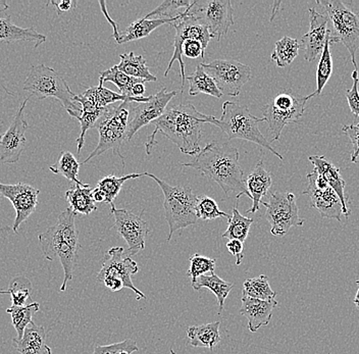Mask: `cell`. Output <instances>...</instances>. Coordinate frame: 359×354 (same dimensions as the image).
<instances>
[{
    "instance_id": "30bf717a",
    "label": "cell",
    "mask_w": 359,
    "mask_h": 354,
    "mask_svg": "<svg viewBox=\"0 0 359 354\" xmlns=\"http://www.w3.org/2000/svg\"><path fill=\"white\" fill-rule=\"evenodd\" d=\"M333 25L335 35L349 51L352 64L358 69L356 51L359 49V17L340 0H318Z\"/></svg>"
},
{
    "instance_id": "c3c4849f",
    "label": "cell",
    "mask_w": 359,
    "mask_h": 354,
    "mask_svg": "<svg viewBox=\"0 0 359 354\" xmlns=\"http://www.w3.org/2000/svg\"><path fill=\"white\" fill-rule=\"evenodd\" d=\"M342 132L346 134L350 141H351L352 147H353L351 154V161L356 163L359 158V128L355 126V125L351 124L349 126H343Z\"/></svg>"
},
{
    "instance_id": "836d02e7",
    "label": "cell",
    "mask_w": 359,
    "mask_h": 354,
    "mask_svg": "<svg viewBox=\"0 0 359 354\" xmlns=\"http://www.w3.org/2000/svg\"><path fill=\"white\" fill-rule=\"evenodd\" d=\"M81 163H79L76 156L72 152L62 151L55 165L49 167V170L56 175H62L69 182H74L76 185L89 187V184L81 182L78 179L79 171H80Z\"/></svg>"
},
{
    "instance_id": "f6af8a7d",
    "label": "cell",
    "mask_w": 359,
    "mask_h": 354,
    "mask_svg": "<svg viewBox=\"0 0 359 354\" xmlns=\"http://www.w3.org/2000/svg\"><path fill=\"white\" fill-rule=\"evenodd\" d=\"M138 350L136 342L131 339H127L123 342L116 343V344L104 345V346L97 345L92 354H118L122 351H127L132 354L134 351Z\"/></svg>"
},
{
    "instance_id": "7dc6e473",
    "label": "cell",
    "mask_w": 359,
    "mask_h": 354,
    "mask_svg": "<svg viewBox=\"0 0 359 354\" xmlns=\"http://www.w3.org/2000/svg\"><path fill=\"white\" fill-rule=\"evenodd\" d=\"M182 53L183 57L188 58H198L205 57V51H204L203 46L201 41L197 40H186L182 46Z\"/></svg>"
},
{
    "instance_id": "9a60e30c",
    "label": "cell",
    "mask_w": 359,
    "mask_h": 354,
    "mask_svg": "<svg viewBox=\"0 0 359 354\" xmlns=\"http://www.w3.org/2000/svg\"><path fill=\"white\" fill-rule=\"evenodd\" d=\"M143 212H144L137 216L123 208L118 210L114 205H111V214L116 223L114 227L128 244L126 257H133L141 250H145V241L150 233V229L142 219Z\"/></svg>"
},
{
    "instance_id": "8992f818",
    "label": "cell",
    "mask_w": 359,
    "mask_h": 354,
    "mask_svg": "<svg viewBox=\"0 0 359 354\" xmlns=\"http://www.w3.org/2000/svg\"><path fill=\"white\" fill-rule=\"evenodd\" d=\"M144 176L154 179L165 195L163 207L165 210V219L170 228L168 241L172 239V234L177 231L197 223L198 217L196 215V205L198 196L194 194L190 187L170 186L165 181L161 180L148 172H144Z\"/></svg>"
},
{
    "instance_id": "7bdbcfd3",
    "label": "cell",
    "mask_w": 359,
    "mask_h": 354,
    "mask_svg": "<svg viewBox=\"0 0 359 354\" xmlns=\"http://www.w3.org/2000/svg\"><path fill=\"white\" fill-rule=\"evenodd\" d=\"M189 261L190 268L187 275L191 277V284L195 283L197 278L201 275L215 273V259H210L199 253H195L190 257Z\"/></svg>"
},
{
    "instance_id": "603a6c76",
    "label": "cell",
    "mask_w": 359,
    "mask_h": 354,
    "mask_svg": "<svg viewBox=\"0 0 359 354\" xmlns=\"http://www.w3.org/2000/svg\"><path fill=\"white\" fill-rule=\"evenodd\" d=\"M246 187L252 200V206L247 210L249 214H255L259 210L262 197L268 194L269 188L273 184L271 172L264 168V161H259L253 171L246 179Z\"/></svg>"
},
{
    "instance_id": "7a4b0ae2",
    "label": "cell",
    "mask_w": 359,
    "mask_h": 354,
    "mask_svg": "<svg viewBox=\"0 0 359 354\" xmlns=\"http://www.w3.org/2000/svg\"><path fill=\"white\" fill-rule=\"evenodd\" d=\"M182 167L197 170L208 180L219 184L226 196L230 192H235L237 200L242 195L250 198L243 170L239 163V151L229 143L217 141L208 143L192 161L182 163Z\"/></svg>"
},
{
    "instance_id": "816d5d0a",
    "label": "cell",
    "mask_w": 359,
    "mask_h": 354,
    "mask_svg": "<svg viewBox=\"0 0 359 354\" xmlns=\"http://www.w3.org/2000/svg\"><path fill=\"white\" fill-rule=\"evenodd\" d=\"M100 6H101V11H102L103 15H105V18H107V21L109 22V24L111 25L112 30H114V39H116V41L118 42V40H120L121 34L120 32H118V26H116V22L114 21V20L111 19V17H109V13L107 12V8H105V2L104 1H100Z\"/></svg>"
},
{
    "instance_id": "db71d44e",
    "label": "cell",
    "mask_w": 359,
    "mask_h": 354,
    "mask_svg": "<svg viewBox=\"0 0 359 354\" xmlns=\"http://www.w3.org/2000/svg\"><path fill=\"white\" fill-rule=\"evenodd\" d=\"M92 197L95 203H105V195L97 187L92 190Z\"/></svg>"
},
{
    "instance_id": "7402d4cb",
    "label": "cell",
    "mask_w": 359,
    "mask_h": 354,
    "mask_svg": "<svg viewBox=\"0 0 359 354\" xmlns=\"http://www.w3.org/2000/svg\"><path fill=\"white\" fill-rule=\"evenodd\" d=\"M309 161L314 165V170L322 175L327 185L336 192L340 198L343 205V215L348 217L350 216V210L348 208V201L345 196V180L340 174V170L334 165L325 156H309Z\"/></svg>"
},
{
    "instance_id": "bcb514c9",
    "label": "cell",
    "mask_w": 359,
    "mask_h": 354,
    "mask_svg": "<svg viewBox=\"0 0 359 354\" xmlns=\"http://www.w3.org/2000/svg\"><path fill=\"white\" fill-rule=\"evenodd\" d=\"M352 80H353V85H352L351 88L346 91V98L350 111L355 116L356 123V121L359 118V74L358 69H354L353 73H352Z\"/></svg>"
},
{
    "instance_id": "d4e9b609",
    "label": "cell",
    "mask_w": 359,
    "mask_h": 354,
    "mask_svg": "<svg viewBox=\"0 0 359 354\" xmlns=\"http://www.w3.org/2000/svg\"><path fill=\"white\" fill-rule=\"evenodd\" d=\"M20 354H53L50 347L46 344V332L43 326H37L32 322L21 340L13 339Z\"/></svg>"
},
{
    "instance_id": "f1b7e54d",
    "label": "cell",
    "mask_w": 359,
    "mask_h": 354,
    "mask_svg": "<svg viewBox=\"0 0 359 354\" xmlns=\"http://www.w3.org/2000/svg\"><path fill=\"white\" fill-rule=\"evenodd\" d=\"M219 326L221 322H213L188 328L187 335L190 339L191 346L204 347L212 351L222 340L219 335Z\"/></svg>"
},
{
    "instance_id": "f5cc1de1",
    "label": "cell",
    "mask_w": 359,
    "mask_h": 354,
    "mask_svg": "<svg viewBox=\"0 0 359 354\" xmlns=\"http://www.w3.org/2000/svg\"><path fill=\"white\" fill-rule=\"evenodd\" d=\"M144 84L145 82H140L135 85L133 89H132V96L133 97H143L146 91Z\"/></svg>"
},
{
    "instance_id": "74e56055",
    "label": "cell",
    "mask_w": 359,
    "mask_h": 354,
    "mask_svg": "<svg viewBox=\"0 0 359 354\" xmlns=\"http://www.w3.org/2000/svg\"><path fill=\"white\" fill-rule=\"evenodd\" d=\"M105 82L114 83L118 87L122 95L133 97L132 96V89H133L135 85L137 83L145 82V81L136 79V78L126 75L125 73L118 69V64H116V66L111 67V69H107V71L101 72L98 86H103V83Z\"/></svg>"
},
{
    "instance_id": "52a82bcc",
    "label": "cell",
    "mask_w": 359,
    "mask_h": 354,
    "mask_svg": "<svg viewBox=\"0 0 359 354\" xmlns=\"http://www.w3.org/2000/svg\"><path fill=\"white\" fill-rule=\"evenodd\" d=\"M128 105L129 102H122L120 105H116V107L109 105L105 109L104 114L95 124L100 133L97 147L82 163H87L92 158L111 149L114 154L120 156L123 165H125V158L121 154V147L123 142H126V134L129 125L128 124V118H129Z\"/></svg>"
},
{
    "instance_id": "2e32d148",
    "label": "cell",
    "mask_w": 359,
    "mask_h": 354,
    "mask_svg": "<svg viewBox=\"0 0 359 354\" xmlns=\"http://www.w3.org/2000/svg\"><path fill=\"white\" fill-rule=\"evenodd\" d=\"M28 102L29 98L22 102L10 127L6 133L0 135V165L18 163L25 150L27 142L25 134L29 128L25 118V107Z\"/></svg>"
},
{
    "instance_id": "e575fe53",
    "label": "cell",
    "mask_w": 359,
    "mask_h": 354,
    "mask_svg": "<svg viewBox=\"0 0 359 354\" xmlns=\"http://www.w3.org/2000/svg\"><path fill=\"white\" fill-rule=\"evenodd\" d=\"M40 304L38 302H32L25 306H13L6 309V313H10L11 324L17 332V340H21L24 336L27 327L33 322V317L39 311Z\"/></svg>"
},
{
    "instance_id": "680465c9",
    "label": "cell",
    "mask_w": 359,
    "mask_h": 354,
    "mask_svg": "<svg viewBox=\"0 0 359 354\" xmlns=\"http://www.w3.org/2000/svg\"><path fill=\"white\" fill-rule=\"evenodd\" d=\"M170 354H176V353L174 351V349H170Z\"/></svg>"
},
{
    "instance_id": "44dd1931",
    "label": "cell",
    "mask_w": 359,
    "mask_h": 354,
    "mask_svg": "<svg viewBox=\"0 0 359 354\" xmlns=\"http://www.w3.org/2000/svg\"><path fill=\"white\" fill-rule=\"evenodd\" d=\"M240 313L248 320V329L255 333L258 329L268 326L273 317V309L278 306L276 299L260 300L255 298L242 297Z\"/></svg>"
},
{
    "instance_id": "ee69618b",
    "label": "cell",
    "mask_w": 359,
    "mask_h": 354,
    "mask_svg": "<svg viewBox=\"0 0 359 354\" xmlns=\"http://www.w3.org/2000/svg\"><path fill=\"white\" fill-rule=\"evenodd\" d=\"M192 2L190 0H165L152 12L147 13L144 18L148 20L151 17H159V19H172V18L178 17V15H174L178 12L180 8L187 10ZM177 13L180 15L181 13Z\"/></svg>"
},
{
    "instance_id": "9f6ffc18",
    "label": "cell",
    "mask_w": 359,
    "mask_h": 354,
    "mask_svg": "<svg viewBox=\"0 0 359 354\" xmlns=\"http://www.w3.org/2000/svg\"><path fill=\"white\" fill-rule=\"evenodd\" d=\"M356 285H358V292H356L355 298H354V304H355L356 308L359 309V280L356 281Z\"/></svg>"
},
{
    "instance_id": "ba28073f",
    "label": "cell",
    "mask_w": 359,
    "mask_h": 354,
    "mask_svg": "<svg viewBox=\"0 0 359 354\" xmlns=\"http://www.w3.org/2000/svg\"><path fill=\"white\" fill-rule=\"evenodd\" d=\"M309 97H300L291 89L278 94L264 107L262 114L269 124L271 133V142L280 140V134L291 123L300 124Z\"/></svg>"
},
{
    "instance_id": "1f68e13d",
    "label": "cell",
    "mask_w": 359,
    "mask_h": 354,
    "mask_svg": "<svg viewBox=\"0 0 359 354\" xmlns=\"http://www.w3.org/2000/svg\"><path fill=\"white\" fill-rule=\"evenodd\" d=\"M92 190L89 187H83V186L76 185L72 189L66 192V199L69 203V208L75 214L85 215L89 216L90 214L97 210L95 205V201L92 197Z\"/></svg>"
},
{
    "instance_id": "4fadbf2b",
    "label": "cell",
    "mask_w": 359,
    "mask_h": 354,
    "mask_svg": "<svg viewBox=\"0 0 359 354\" xmlns=\"http://www.w3.org/2000/svg\"><path fill=\"white\" fill-rule=\"evenodd\" d=\"M205 73L215 80L219 91L231 97L239 95L242 87L250 80L251 69L235 60H212L210 64L202 62Z\"/></svg>"
},
{
    "instance_id": "60d3db41",
    "label": "cell",
    "mask_w": 359,
    "mask_h": 354,
    "mask_svg": "<svg viewBox=\"0 0 359 354\" xmlns=\"http://www.w3.org/2000/svg\"><path fill=\"white\" fill-rule=\"evenodd\" d=\"M32 283L28 278L19 277L13 278L10 282L8 286V294L11 295V302L13 306H28L29 301L32 304V298H31V293H32Z\"/></svg>"
},
{
    "instance_id": "5b68a950",
    "label": "cell",
    "mask_w": 359,
    "mask_h": 354,
    "mask_svg": "<svg viewBox=\"0 0 359 354\" xmlns=\"http://www.w3.org/2000/svg\"><path fill=\"white\" fill-rule=\"evenodd\" d=\"M24 90L39 100L55 98L73 118H78L82 114V107L75 100L77 94L71 90L58 72L45 64L31 67L24 82Z\"/></svg>"
},
{
    "instance_id": "91938a15",
    "label": "cell",
    "mask_w": 359,
    "mask_h": 354,
    "mask_svg": "<svg viewBox=\"0 0 359 354\" xmlns=\"http://www.w3.org/2000/svg\"><path fill=\"white\" fill-rule=\"evenodd\" d=\"M355 126H358L359 128V123H358V124H356Z\"/></svg>"
},
{
    "instance_id": "484cf974",
    "label": "cell",
    "mask_w": 359,
    "mask_h": 354,
    "mask_svg": "<svg viewBox=\"0 0 359 354\" xmlns=\"http://www.w3.org/2000/svg\"><path fill=\"white\" fill-rule=\"evenodd\" d=\"M76 102L80 103L82 107V114L77 120L81 125V134L77 139L78 154H80L81 150L84 147L85 135L90 128L95 126L97 121L100 120L102 114H104L105 109H100L88 96L84 93L81 95H76Z\"/></svg>"
},
{
    "instance_id": "6da1fadb",
    "label": "cell",
    "mask_w": 359,
    "mask_h": 354,
    "mask_svg": "<svg viewBox=\"0 0 359 354\" xmlns=\"http://www.w3.org/2000/svg\"><path fill=\"white\" fill-rule=\"evenodd\" d=\"M212 116L201 114L191 103L168 107L165 114L152 123L156 129L146 140V154H151L157 144L156 134L161 133L175 143L184 154L196 156L201 150L202 125L210 124Z\"/></svg>"
},
{
    "instance_id": "277c9868",
    "label": "cell",
    "mask_w": 359,
    "mask_h": 354,
    "mask_svg": "<svg viewBox=\"0 0 359 354\" xmlns=\"http://www.w3.org/2000/svg\"><path fill=\"white\" fill-rule=\"evenodd\" d=\"M262 122H266V118L253 116L246 107L232 102H226L223 104V114L221 118L217 120L215 116H212L210 124L219 128L229 140L242 139L255 143L260 147L269 149L271 154L283 161V156L271 147V142L260 131L258 124Z\"/></svg>"
},
{
    "instance_id": "ffe728a7",
    "label": "cell",
    "mask_w": 359,
    "mask_h": 354,
    "mask_svg": "<svg viewBox=\"0 0 359 354\" xmlns=\"http://www.w3.org/2000/svg\"><path fill=\"white\" fill-rule=\"evenodd\" d=\"M309 185L302 194H307L311 198V207H316L325 219H334L338 222L342 221L343 205L340 198L331 187L320 190L314 184L311 172L307 174Z\"/></svg>"
},
{
    "instance_id": "cb8c5ba5",
    "label": "cell",
    "mask_w": 359,
    "mask_h": 354,
    "mask_svg": "<svg viewBox=\"0 0 359 354\" xmlns=\"http://www.w3.org/2000/svg\"><path fill=\"white\" fill-rule=\"evenodd\" d=\"M32 42L35 48L46 41V36L40 34L34 28H22L13 23L11 15L0 18V42Z\"/></svg>"
},
{
    "instance_id": "d6a6232c",
    "label": "cell",
    "mask_w": 359,
    "mask_h": 354,
    "mask_svg": "<svg viewBox=\"0 0 359 354\" xmlns=\"http://www.w3.org/2000/svg\"><path fill=\"white\" fill-rule=\"evenodd\" d=\"M186 80L190 84L189 94L191 96H196L201 93L208 94V95L215 98H221L223 96V93L217 88L215 80L205 73L201 64L197 66L194 73L186 77Z\"/></svg>"
},
{
    "instance_id": "ac0fdd59",
    "label": "cell",
    "mask_w": 359,
    "mask_h": 354,
    "mask_svg": "<svg viewBox=\"0 0 359 354\" xmlns=\"http://www.w3.org/2000/svg\"><path fill=\"white\" fill-rule=\"evenodd\" d=\"M176 95L177 91L168 92L167 88H163L150 96L149 102L138 103L134 109V118L128 125L126 142H129L141 128L161 118L167 111L168 102Z\"/></svg>"
},
{
    "instance_id": "f907efd6",
    "label": "cell",
    "mask_w": 359,
    "mask_h": 354,
    "mask_svg": "<svg viewBox=\"0 0 359 354\" xmlns=\"http://www.w3.org/2000/svg\"><path fill=\"white\" fill-rule=\"evenodd\" d=\"M51 4L55 6L58 15H62V13L69 12L75 8L77 2L71 1V0H62V1H51Z\"/></svg>"
},
{
    "instance_id": "9c48e42d",
    "label": "cell",
    "mask_w": 359,
    "mask_h": 354,
    "mask_svg": "<svg viewBox=\"0 0 359 354\" xmlns=\"http://www.w3.org/2000/svg\"><path fill=\"white\" fill-rule=\"evenodd\" d=\"M138 272V264L132 257H126L123 247H112L103 257L102 268L96 280L114 292L123 288L131 289L137 295V299H146L145 295L132 281V275Z\"/></svg>"
},
{
    "instance_id": "8d00e7d4",
    "label": "cell",
    "mask_w": 359,
    "mask_h": 354,
    "mask_svg": "<svg viewBox=\"0 0 359 354\" xmlns=\"http://www.w3.org/2000/svg\"><path fill=\"white\" fill-rule=\"evenodd\" d=\"M255 219L251 217H244L238 210V205L233 207L232 217L229 219V226L226 232L222 235L223 238L229 239V240H239L245 242L248 237L249 231Z\"/></svg>"
},
{
    "instance_id": "4dcf8cb0",
    "label": "cell",
    "mask_w": 359,
    "mask_h": 354,
    "mask_svg": "<svg viewBox=\"0 0 359 354\" xmlns=\"http://www.w3.org/2000/svg\"><path fill=\"white\" fill-rule=\"evenodd\" d=\"M195 291H199L201 288H208L215 295L217 302H219V311L221 313L224 311V301L226 297L230 294L232 291L233 283L224 281V280L219 278V275L212 273L210 275H203L197 278L195 283L191 284Z\"/></svg>"
},
{
    "instance_id": "8fae6325",
    "label": "cell",
    "mask_w": 359,
    "mask_h": 354,
    "mask_svg": "<svg viewBox=\"0 0 359 354\" xmlns=\"http://www.w3.org/2000/svg\"><path fill=\"white\" fill-rule=\"evenodd\" d=\"M208 27L212 38L221 40L234 25V8L230 0H195L184 11Z\"/></svg>"
},
{
    "instance_id": "5bb4252c",
    "label": "cell",
    "mask_w": 359,
    "mask_h": 354,
    "mask_svg": "<svg viewBox=\"0 0 359 354\" xmlns=\"http://www.w3.org/2000/svg\"><path fill=\"white\" fill-rule=\"evenodd\" d=\"M176 29V36H175L174 41V53L170 58L168 66L165 72V77H167L168 72L172 69V64L178 62L180 64V69H181L182 86L181 89L183 92L184 86H185V64L183 62V53H182V46L186 40H197L201 41L203 46L204 51L208 48V43L212 36L208 31V27L202 24L201 21L195 19L192 15H186L183 12L182 18L179 21L172 24Z\"/></svg>"
},
{
    "instance_id": "f35d334b",
    "label": "cell",
    "mask_w": 359,
    "mask_h": 354,
    "mask_svg": "<svg viewBox=\"0 0 359 354\" xmlns=\"http://www.w3.org/2000/svg\"><path fill=\"white\" fill-rule=\"evenodd\" d=\"M144 176V172L141 174H130L126 175L123 177H116L114 175H109V176L104 177L98 181L96 187L100 189L105 195V203L109 205H114V200L116 198L121 189H122L123 184L128 180H133V179L141 178Z\"/></svg>"
},
{
    "instance_id": "4316f807",
    "label": "cell",
    "mask_w": 359,
    "mask_h": 354,
    "mask_svg": "<svg viewBox=\"0 0 359 354\" xmlns=\"http://www.w3.org/2000/svg\"><path fill=\"white\" fill-rule=\"evenodd\" d=\"M182 13L178 17L172 18V19H159L158 18V19L148 20L142 18V19L137 20L126 29L125 33H123L120 40L116 43H127V42L147 37L158 27L165 24H174L175 22L179 21L182 18Z\"/></svg>"
},
{
    "instance_id": "6f0895ef",
    "label": "cell",
    "mask_w": 359,
    "mask_h": 354,
    "mask_svg": "<svg viewBox=\"0 0 359 354\" xmlns=\"http://www.w3.org/2000/svg\"><path fill=\"white\" fill-rule=\"evenodd\" d=\"M8 294V291H1L0 290V295Z\"/></svg>"
},
{
    "instance_id": "d590c367",
    "label": "cell",
    "mask_w": 359,
    "mask_h": 354,
    "mask_svg": "<svg viewBox=\"0 0 359 354\" xmlns=\"http://www.w3.org/2000/svg\"><path fill=\"white\" fill-rule=\"evenodd\" d=\"M302 43L297 39L285 36L276 42L275 50L271 53V60L276 62L279 68H286L298 57Z\"/></svg>"
},
{
    "instance_id": "ab89813d",
    "label": "cell",
    "mask_w": 359,
    "mask_h": 354,
    "mask_svg": "<svg viewBox=\"0 0 359 354\" xmlns=\"http://www.w3.org/2000/svg\"><path fill=\"white\" fill-rule=\"evenodd\" d=\"M277 293L271 288L268 277L264 275L249 278L243 284V297L260 300L275 299Z\"/></svg>"
},
{
    "instance_id": "f546056e",
    "label": "cell",
    "mask_w": 359,
    "mask_h": 354,
    "mask_svg": "<svg viewBox=\"0 0 359 354\" xmlns=\"http://www.w3.org/2000/svg\"><path fill=\"white\" fill-rule=\"evenodd\" d=\"M121 62L118 68L126 75L145 81V82H156L157 78L150 73L149 68L146 64V60L142 55H136L131 51L120 55Z\"/></svg>"
},
{
    "instance_id": "e0dca14e",
    "label": "cell",
    "mask_w": 359,
    "mask_h": 354,
    "mask_svg": "<svg viewBox=\"0 0 359 354\" xmlns=\"http://www.w3.org/2000/svg\"><path fill=\"white\" fill-rule=\"evenodd\" d=\"M40 190L26 183H0V197L8 198L15 210L13 231L18 233L20 227L35 212Z\"/></svg>"
},
{
    "instance_id": "d6986e66",
    "label": "cell",
    "mask_w": 359,
    "mask_h": 354,
    "mask_svg": "<svg viewBox=\"0 0 359 354\" xmlns=\"http://www.w3.org/2000/svg\"><path fill=\"white\" fill-rule=\"evenodd\" d=\"M309 31L302 38V46L304 48V58L307 62H313L318 55H322L327 40V24L330 19L327 15L309 8Z\"/></svg>"
},
{
    "instance_id": "7c38bea8",
    "label": "cell",
    "mask_w": 359,
    "mask_h": 354,
    "mask_svg": "<svg viewBox=\"0 0 359 354\" xmlns=\"http://www.w3.org/2000/svg\"><path fill=\"white\" fill-rule=\"evenodd\" d=\"M266 207V217L271 225V235L284 237L293 227H302L304 219L299 217L296 196L291 192H273L268 203H262Z\"/></svg>"
},
{
    "instance_id": "83f0119b",
    "label": "cell",
    "mask_w": 359,
    "mask_h": 354,
    "mask_svg": "<svg viewBox=\"0 0 359 354\" xmlns=\"http://www.w3.org/2000/svg\"><path fill=\"white\" fill-rule=\"evenodd\" d=\"M339 41L336 36L332 35V31H327V40L322 55H320V62H318V69H316V89L313 93L307 95L309 100L316 95H320L324 90L325 85L329 82L333 73V58L331 55V44L337 43Z\"/></svg>"
},
{
    "instance_id": "b9f144b4",
    "label": "cell",
    "mask_w": 359,
    "mask_h": 354,
    "mask_svg": "<svg viewBox=\"0 0 359 354\" xmlns=\"http://www.w3.org/2000/svg\"><path fill=\"white\" fill-rule=\"evenodd\" d=\"M196 215L198 219L203 221H212V219H219V217H226L231 219L230 215L219 210L217 201L212 197L201 195L198 196L196 205Z\"/></svg>"
},
{
    "instance_id": "681fc988",
    "label": "cell",
    "mask_w": 359,
    "mask_h": 354,
    "mask_svg": "<svg viewBox=\"0 0 359 354\" xmlns=\"http://www.w3.org/2000/svg\"><path fill=\"white\" fill-rule=\"evenodd\" d=\"M243 244V242L239 240H229L228 243L226 244V250L236 257V264L237 266H240L244 259Z\"/></svg>"
},
{
    "instance_id": "3957f363",
    "label": "cell",
    "mask_w": 359,
    "mask_h": 354,
    "mask_svg": "<svg viewBox=\"0 0 359 354\" xmlns=\"http://www.w3.org/2000/svg\"><path fill=\"white\" fill-rule=\"evenodd\" d=\"M77 214L71 208H67L57 217V222L53 227L47 229L39 235L40 247L47 261L60 259L64 270L65 278L60 291H66L67 283L72 281L76 261H77L79 232L76 227Z\"/></svg>"
},
{
    "instance_id": "11a10c76",
    "label": "cell",
    "mask_w": 359,
    "mask_h": 354,
    "mask_svg": "<svg viewBox=\"0 0 359 354\" xmlns=\"http://www.w3.org/2000/svg\"><path fill=\"white\" fill-rule=\"evenodd\" d=\"M8 8H10V6H8L6 0H0V13L4 12V11L8 10Z\"/></svg>"
}]
</instances>
